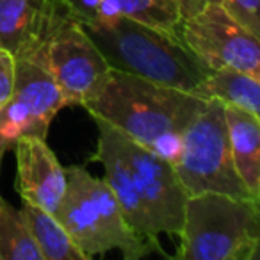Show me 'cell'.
Segmentation results:
<instances>
[{
  "mask_svg": "<svg viewBox=\"0 0 260 260\" xmlns=\"http://www.w3.org/2000/svg\"><path fill=\"white\" fill-rule=\"evenodd\" d=\"M98 126L96 152L87 160L100 162L104 180L114 194L123 217L138 234L157 239L177 235L187 200L171 162L138 145L109 123Z\"/></svg>",
  "mask_w": 260,
  "mask_h": 260,
  "instance_id": "6da1fadb",
  "label": "cell"
},
{
  "mask_svg": "<svg viewBox=\"0 0 260 260\" xmlns=\"http://www.w3.org/2000/svg\"><path fill=\"white\" fill-rule=\"evenodd\" d=\"M207 100L152 80L112 70L84 107L93 119L109 123L121 134L173 164L185 126Z\"/></svg>",
  "mask_w": 260,
  "mask_h": 260,
  "instance_id": "7a4b0ae2",
  "label": "cell"
},
{
  "mask_svg": "<svg viewBox=\"0 0 260 260\" xmlns=\"http://www.w3.org/2000/svg\"><path fill=\"white\" fill-rule=\"evenodd\" d=\"M64 170L66 189L54 216L86 260L112 249H118L125 260H139L153 253L168 256L157 239L138 234L126 223L104 178L93 177L84 166Z\"/></svg>",
  "mask_w": 260,
  "mask_h": 260,
  "instance_id": "3957f363",
  "label": "cell"
},
{
  "mask_svg": "<svg viewBox=\"0 0 260 260\" xmlns=\"http://www.w3.org/2000/svg\"><path fill=\"white\" fill-rule=\"evenodd\" d=\"M112 70L168 87L194 93L210 70L185 47L180 34L130 18L107 27L84 25Z\"/></svg>",
  "mask_w": 260,
  "mask_h": 260,
  "instance_id": "277c9868",
  "label": "cell"
},
{
  "mask_svg": "<svg viewBox=\"0 0 260 260\" xmlns=\"http://www.w3.org/2000/svg\"><path fill=\"white\" fill-rule=\"evenodd\" d=\"M260 200L200 192L185 200L180 260H258Z\"/></svg>",
  "mask_w": 260,
  "mask_h": 260,
  "instance_id": "5b68a950",
  "label": "cell"
},
{
  "mask_svg": "<svg viewBox=\"0 0 260 260\" xmlns=\"http://www.w3.org/2000/svg\"><path fill=\"white\" fill-rule=\"evenodd\" d=\"M23 59L40 64L55 80L68 105H82L111 72L84 25L61 0L54 2L43 34Z\"/></svg>",
  "mask_w": 260,
  "mask_h": 260,
  "instance_id": "8992f818",
  "label": "cell"
},
{
  "mask_svg": "<svg viewBox=\"0 0 260 260\" xmlns=\"http://www.w3.org/2000/svg\"><path fill=\"white\" fill-rule=\"evenodd\" d=\"M173 168L189 196L221 192L235 198H253L235 171L228 145L224 105L216 100H207L185 126Z\"/></svg>",
  "mask_w": 260,
  "mask_h": 260,
  "instance_id": "52a82bcc",
  "label": "cell"
},
{
  "mask_svg": "<svg viewBox=\"0 0 260 260\" xmlns=\"http://www.w3.org/2000/svg\"><path fill=\"white\" fill-rule=\"evenodd\" d=\"M185 47L212 72L234 68L260 79V41L221 4H210L180 22Z\"/></svg>",
  "mask_w": 260,
  "mask_h": 260,
  "instance_id": "ba28073f",
  "label": "cell"
},
{
  "mask_svg": "<svg viewBox=\"0 0 260 260\" xmlns=\"http://www.w3.org/2000/svg\"><path fill=\"white\" fill-rule=\"evenodd\" d=\"M64 107L62 91L40 64L15 59L13 93L0 107V134L11 146L20 138L47 139L52 119Z\"/></svg>",
  "mask_w": 260,
  "mask_h": 260,
  "instance_id": "9c48e42d",
  "label": "cell"
},
{
  "mask_svg": "<svg viewBox=\"0 0 260 260\" xmlns=\"http://www.w3.org/2000/svg\"><path fill=\"white\" fill-rule=\"evenodd\" d=\"M16 157V191L23 202L55 214L66 189V170L43 138H20L11 146Z\"/></svg>",
  "mask_w": 260,
  "mask_h": 260,
  "instance_id": "30bf717a",
  "label": "cell"
},
{
  "mask_svg": "<svg viewBox=\"0 0 260 260\" xmlns=\"http://www.w3.org/2000/svg\"><path fill=\"white\" fill-rule=\"evenodd\" d=\"M55 0H0V48L15 59L30 54L43 34Z\"/></svg>",
  "mask_w": 260,
  "mask_h": 260,
  "instance_id": "8fae6325",
  "label": "cell"
},
{
  "mask_svg": "<svg viewBox=\"0 0 260 260\" xmlns=\"http://www.w3.org/2000/svg\"><path fill=\"white\" fill-rule=\"evenodd\" d=\"M224 119L235 171L249 194L260 200V118L224 105Z\"/></svg>",
  "mask_w": 260,
  "mask_h": 260,
  "instance_id": "7c38bea8",
  "label": "cell"
},
{
  "mask_svg": "<svg viewBox=\"0 0 260 260\" xmlns=\"http://www.w3.org/2000/svg\"><path fill=\"white\" fill-rule=\"evenodd\" d=\"M119 18H130L155 29L180 34V15L175 0H104L93 22L86 25L107 27Z\"/></svg>",
  "mask_w": 260,
  "mask_h": 260,
  "instance_id": "4fadbf2b",
  "label": "cell"
},
{
  "mask_svg": "<svg viewBox=\"0 0 260 260\" xmlns=\"http://www.w3.org/2000/svg\"><path fill=\"white\" fill-rule=\"evenodd\" d=\"M192 94L203 100H216L223 105L242 109L256 116L260 114V79L241 70H212Z\"/></svg>",
  "mask_w": 260,
  "mask_h": 260,
  "instance_id": "5bb4252c",
  "label": "cell"
},
{
  "mask_svg": "<svg viewBox=\"0 0 260 260\" xmlns=\"http://www.w3.org/2000/svg\"><path fill=\"white\" fill-rule=\"evenodd\" d=\"M22 214L41 260H86L54 214L23 202Z\"/></svg>",
  "mask_w": 260,
  "mask_h": 260,
  "instance_id": "9a60e30c",
  "label": "cell"
},
{
  "mask_svg": "<svg viewBox=\"0 0 260 260\" xmlns=\"http://www.w3.org/2000/svg\"><path fill=\"white\" fill-rule=\"evenodd\" d=\"M0 260H41L22 210L0 194Z\"/></svg>",
  "mask_w": 260,
  "mask_h": 260,
  "instance_id": "2e32d148",
  "label": "cell"
},
{
  "mask_svg": "<svg viewBox=\"0 0 260 260\" xmlns=\"http://www.w3.org/2000/svg\"><path fill=\"white\" fill-rule=\"evenodd\" d=\"M223 6L239 23L246 27L251 34H260V0H223Z\"/></svg>",
  "mask_w": 260,
  "mask_h": 260,
  "instance_id": "e0dca14e",
  "label": "cell"
},
{
  "mask_svg": "<svg viewBox=\"0 0 260 260\" xmlns=\"http://www.w3.org/2000/svg\"><path fill=\"white\" fill-rule=\"evenodd\" d=\"M15 82V57L0 48V107L9 100Z\"/></svg>",
  "mask_w": 260,
  "mask_h": 260,
  "instance_id": "ac0fdd59",
  "label": "cell"
},
{
  "mask_svg": "<svg viewBox=\"0 0 260 260\" xmlns=\"http://www.w3.org/2000/svg\"><path fill=\"white\" fill-rule=\"evenodd\" d=\"M175 4H177L178 15H180V22H182V20H187L191 16L198 15L207 6L223 4V0H175Z\"/></svg>",
  "mask_w": 260,
  "mask_h": 260,
  "instance_id": "d6986e66",
  "label": "cell"
},
{
  "mask_svg": "<svg viewBox=\"0 0 260 260\" xmlns=\"http://www.w3.org/2000/svg\"><path fill=\"white\" fill-rule=\"evenodd\" d=\"M8 150H11V143L6 141L4 136L0 134V171H2V162H4V155L8 153Z\"/></svg>",
  "mask_w": 260,
  "mask_h": 260,
  "instance_id": "ffe728a7",
  "label": "cell"
}]
</instances>
